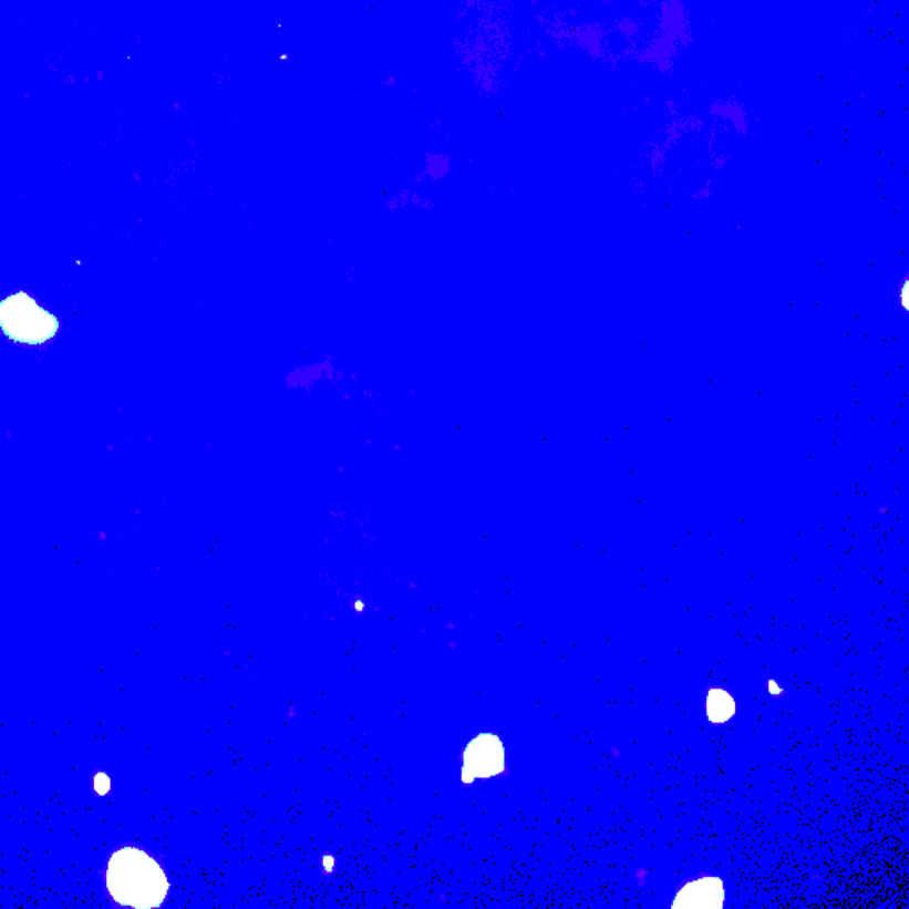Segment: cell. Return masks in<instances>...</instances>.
Instances as JSON below:
<instances>
[{"label": "cell", "instance_id": "1", "mask_svg": "<svg viewBox=\"0 0 909 909\" xmlns=\"http://www.w3.org/2000/svg\"><path fill=\"white\" fill-rule=\"evenodd\" d=\"M107 887L122 905L155 908L166 899L169 882L152 856L135 847H125L109 861Z\"/></svg>", "mask_w": 909, "mask_h": 909}, {"label": "cell", "instance_id": "2", "mask_svg": "<svg viewBox=\"0 0 909 909\" xmlns=\"http://www.w3.org/2000/svg\"><path fill=\"white\" fill-rule=\"evenodd\" d=\"M0 329L10 340L41 345L59 332V320L28 293H14L0 302Z\"/></svg>", "mask_w": 909, "mask_h": 909}, {"label": "cell", "instance_id": "3", "mask_svg": "<svg viewBox=\"0 0 909 909\" xmlns=\"http://www.w3.org/2000/svg\"><path fill=\"white\" fill-rule=\"evenodd\" d=\"M505 769V748L496 735L482 734L471 741L464 753V773L462 778L466 784L471 779L490 778Z\"/></svg>", "mask_w": 909, "mask_h": 909}, {"label": "cell", "instance_id": "4", "mask_svg": "<svg viewBox=\"0 0 909 909\" xmlns=\"http://www.w3.org/2000/svg\"><path fill=\"white\" fill-rule=\"evenodd\" d=\"M726 900L725 882L720 878L702 876L688 882L676 893L673 908H723Z\"/></svg>", "mask_w": 909, "mask_h": 909}, {"label": "cell", "instance_id": "5", "mask_svg": "<svg viewBox=\"0 0 909 909\" xmlns=\"http://www.w3.org/2000/svg\"><path fill=\"white\" fill-rule=\"evenodd\" d=\"M735 711H737L735 700L732 699L729 691L722 690V688H714V690L709 691L707 717L714 725H722V723L732 720Z\"/></svg>", "mask_w": 909, "mask_h": 909}, {"label": "cell", "instance_id": "6", "mask_svg": "<svg viewBox=\"0 0 909 909\" xmlns=\"http://www.w3.org/2000/svg\"><path fill=\"white\" fill-rule=\"evenodd\" d=\"M767 688H769L771 694H775V696H776V694L784 693V690H782V688H778V685H776L775 681H769V684H767Z\"/></svg>", "mask_w": 909, "mask_h": 909}]
</instances>
